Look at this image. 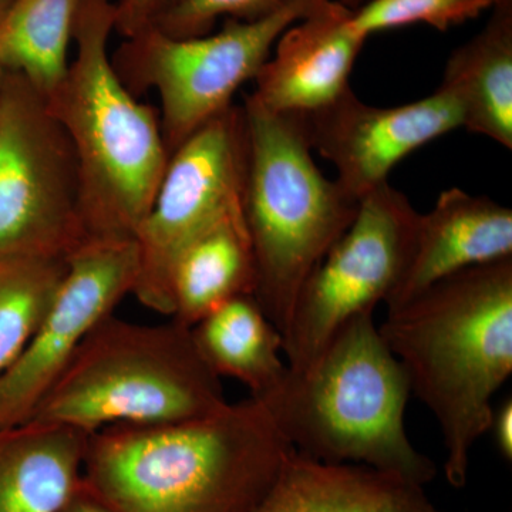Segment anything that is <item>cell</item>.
Listing matches in <instances>:
<instances>
[{"mask_svg":"<svg viewBox=\"0 0 512 512\" xmlns=\"http://www.w3.org/2000/svg\"><path fill=\"white\" fill-rule=\"evenodd\" d=\"M293 451L251 396L200 419L94 431L83 481L119 512H252Z\"/></svg>","mask_w":512,"mask_h":512,"instance_id":"6da1fadb","label":"cell"},{"mask_svg":"<svg viewBox=\"0 0 512 512\" xmlns=\"http://www.w3.org/2000/svg\"><path fill=\"white\" fill-rule=\"evenodd\" d=\"M380 335L443 434L444 477L466 487L471 451L512 373V258L473 266L387 309Z\"/></svg>","mask_w":512,"mask_h":512,"instance_id":"7a4b0ae2","label":"cell"},{"mask_svg":"<svg viewBox=\"0 0 512 512\" xmlns=\"http://www.w3.org/2000/svg\"><path fill=\"white\" fill-rule=\"evenodd\" d=\"M116 0H80L74 57L45 97L76 154L86 241H134L170 161L157 110L121 82L109 53Z\"/></svg>","mask_w":512,"mask_h":512,"instance_id":"3957f363","label":"cell"},{"mask_svg":"<svg viewBox=\"0 0 512 512\" xmlns=\"http://www.w3.org/2000/svg\"><path fill=\"white\" fill-rule=\"evenodd\" d=\"M410 394L406 372L366 313L342 326L311 366L288 367L255 399L303 456L360 464L426 487L437 466L407 436Z\"/></svg>","mask_w":512,"mask_h":512,"instance_id":"277c9868","label":"cell"},{"mask_svg":"<svg viewBox=\"0 0 512 512\" xmlns=\"http://www.w3.org/2000/svg\"><path fill=\"white\" fill-rule=\"evenodd\" d=\"M242 110L254 298L284 335L302 285L355 220L360 201L313 160L306 116L271 113L248 97Z\"/></svg>","mask_w":512,"mask_h":512,"instance_id":"5b68a950","label":"cell"},{"mask_svg":"<svg viewBox=\"0 0 512 512\" xmlns=\"http://www.w3.org/2000/svg\"><path fill=\"white\" fill-rule=\"evenodd\" d=\"M227 403L191 328L174 319L138 325L110 315L83 340L30 420L92 434L114 424L200 419Z\"/></svg>","mask_w":512,"mask_h":512,"instance_id":"8992f818","label":"cell"},{"mask_svg":"<svg viewBox=\"0 0 512 512\" xmlns=\"http://www.w3.org/2000/svg\"><path fill=\"white\" fill-rule=\"evenodd\" d=\"M323 0H285L255 20L227 19L217 33L175 39L150 28L124 39L111 60L128 90H154L168 154L234 106L235 93L259 70L276 40Z\"/></svg>","mask_w":512,"mask_h":512,"instance_id":"52a82bcc","label":"cell"},{"mask_svg":"<svg viewBox=\"0 0 512 512\" xmlns=\"http://www.w3.org/2000/svg\"><path fill=\"white\" fill-rule=\"evenodd\" d=\"M86 242L66 131L22 76L0 87V254L67 259Z\"/></svg>","mask_w":512,"mask_h":512,"instance_id":"ba28073f","label":"cell"},{"mask_svg":"<svg viewBox=\"0 0 512 512\" xmlns=\"http://www.w3.org/2000/svg\"><path fill=\"white\" fill-rule=\"evenodd\" d=\"M247 136L242 107L232 106L171 154L150 211L138 227L137 276L131 295L173 316L171 279L192 242L244 212Z\"/></svg>","mask_w":512,"mask_h":512,"instance_id":"9c48e42d","label":"cell"},{"mask_svg":"<svg viewBox=\"0 0 512 512\" xmlns=\"http://www.w3.org/2000/svg\"><path fill=\"white\" fill-rule=\"evenodd\" d=\"M419 215L389 183L360 200L355 220L298 293L282 335L289 369L311 366L349 320L386 305L409 264Z\"/></svg>","mask_w":512,"mask_h":512,"instance_id":"30bf717a","label":"cell"},{"mask_svg":"<svg viewBox=\"0 0 512 512\" xmlns=\"http://www.w3.org/2000/svg\"><path fill=\"white\" fill-rule=\"evenodd\" d=\"M134 241H86L67 269L45 318L22 353L0 372V427L32 419L90 332L133 292Z\"/></svg>","mask_w":512,"mask_h":512,"instance_id":"8fae6325","label":"cell"},{"mask_svg":"<svg viewBox=\"0 0 512 512\" xmlns=\"http://www.w3.org/2000/svg\"><path fill=\"white\" fill-rule=\"evenodd\" d=\"M312 150L338 171L336 181L356 201L389 183L403 158L463 126L453 94L439 89L397 107L363 103L349 89L326 109L306 116Z\"/></svg>","mask_w":512,"mask_h":512,"instance_id":"7c38bea8","label":"cell"},{"mask_svg":"<svg viewBox=\"0 0 512 512\" xmlns=\"http://www.w3.org/2000/svg\"><path fill=\"white\" fill-rule=\"evenodd\" d=\"M353 12L323 0L276 40L248 99L276 114L311 116L348 92L349 77L367 37Z\"/></svg>","mask_w":512,"mask_h":512,"instance_id":"4fadbf2b","label":"cell"},{"mask_svg":"<svg viewBox=\"0 0 512 512\" xmlns=\"http://www.w3.org/2000/svg\"><path fill=\"white\" fill-rule=\"evenodd\" d=\"M512 258L511 208L485 195L450 188L420 214L409 264L386 308L392 309L441 279Z\"/></svg>","mask_w":512,"mask_h":512,"instance_id":"5bb4252c","label":"cell"},{"mask_svg":"<svg viewBox=\"0 0 512 512\" xmlns=\"http://www.w3.org/2000/svg\"><path fill=\"white\" fill-rule=\"evenodd\" d=\"M252 512H439L423 485L293 451Z\"/></svg>","mask_w":512,"mask_h":512,"instance_id":"9a60e30c","label":"cell"},{"mask_svg":"<svg viewBox=\"0 0 512 512\" xmlns=\"http://www.w3.org/2000/svg\"><path fill=\"white\" fill-rule=\"evenodd\" d=\"M90 434L29 420L0 427V512H59L83 481Z\"/></svg>","mask_w":512,"mask_h":512,"instance_id":"2e32d148","label":"cell"},{"mask_svg":"<svg viewBox=\"0 0 512 512\" xmlns=\"http://www.w3.org/2000/svg\"><path fill=\"white\" fill-rule=\"evenodd\" d=\"M441 89L453 94L468 131L512 148V0L448 57Z\"/></svg>","mask_w":512,"mask_h":512,"instance_id":"e0dca14e","label":"cell"},{"mask_svg":"<svg viewBox=\"0 0 512 512\" xmlns=\"http://www.w3.org/2000/svg\"><path fill=\"white\" fill-rule=\"evenodd\" d=\"M256 269L244 212L232 215L185 249L175 264L171 319L192 328L221 305L254 296Z\"/></svg>","mask_w":512,"mask_h":512,"instance_id":"ac0fdd59","label":"cell"},{"mask_svg":"<svg viewBox=\"0 0 512 512\" xmlns=\"http://www.w3.org/2000/svg\"><path fill=\"white\" fill-rule=\"evenodd\" d=\"M195 346L218 377L262 396L284 377V336L252 295L231 299L191 328Z\"/></svg>","mask_w":512,"mask_h":512,"instance_id":"d6986e66","label":"cell"},{"mask_svg":"<svg viewBox=\"0 0 512 512\" xmlns=\"http://www.w3.org/2000/svg\"><path fill=\"white\" fill-rule=\"evenodd\" d=\"M80 0H15L0 20V67L47 97L69 69Z\"/></svg>","mask_w":512,"mask_h":512,"instance_id":"ffe728a7","label":"cell"},{"mask_svg":"<svg viewBox=\"0 0 512 512\" xmlns=\"http://www.w3.org/2000/svg\"><path fill=\"white\" fill-rule=\"evenodd\" d=\"M66 269L67 259L0 254V372L35 335Z\"/></svg>","mask_w":512,"mask_h":512,"instance_id":"44dd1931","label":"cell"},{"mask_svg":"<svg viewBox=\"0 0 512 512\" xmlns=\"http://www.w3.org/2000/svg\"><path fill=\"white\" fill-rule=\"evenodd\" d=\"M504 2L505 0H370L362 9L353 12V25L365 37L417 23L444 32L451 26L477 18L484 10L497 8Z\"/></svg>","mask_w":512,"mask_h":512,"instance_id":"7402d4cb","label":"cell"},{"mask_svg":"<svg viewBox=\"0 0 512 512\" xmlns=\"http://www.w3.org/2000/svg\"><path fill=\"white\" fill-rule=\"evenodd\" d=\"M285 0H178L154 28L175 39L208 35L220 18L255 20Z\"/></svg>","mask_w":512,"mask_h":512,"instance_id":"603a6c76","label":"cell"},{"mask_svg":"<svg viewBox=\"0 0 512 512\" xmlns=\"http://www.w3.org/2000/svg\"><path fill=\"white\" fill-rule=\"evenodd\" d=\"M178 0H116L114 32L124 39L154 28Z\"/></svg>","mask_w":512,"mask_h":512,"instance_id":"cb8c5ba5","label":"cell"},{"mask_svg":"<svg viewBox=\"0 0 512 512\" xmlns=\"http://www.w3.org/2000/svg\"><path fill=\"white\" fill-rule=\"evenodd\" d=\"M488 433L493 434L495 447L504 460H512V400H504L491 416Z\"/></svg>","mask_w":512,"mask_h":512,"instance_id":"d4e9b609","label":"cell"},{"mask_svg":"<svg viewBox=\"0 0 512 512\" xmlns=\"http://www.w3.org/2000/svg\"><path fill=\"white\" fill-rule=\"evenodd\" d=\"M59 512H119L90 490L84 481Z\"/></svg>","mask_w":512,"mask_h":512,"instance_id":"484cf974","label":"cell"},{"mask_svg":"<svg viewBox=\"0 0 512 512\" xmlns=\"http://www.w3.org/2000/svg\"><path fill=\"white\" fill-rule=\"evenodd\" d=\"M13 2L15 0H0V20L5 18L6 13L12 8Z\"/></svg>","mask_w":512,"mask_h":512,"instance_id":"4316f807","label":"cell"},{"mask_svg":"<svg viewBox=\"0 0 512 512\" xmlns=\"http://www.w3.org/2000/svg\"><path fill=\"white\" fill-rule=\"evenodd\" d=\"M338 2L342 3V5H345V6H353V5H357V3L359 2H362V0H338Z\"/></svg>","mask_w":512,"mask_h":512,"instance_id":"83f0119b","label":"cell"},{"mask_svg":"<svg viewBox=\"0 0 512 512\" xmlns=\"http://www.w3.org/2000/svg\"><path fill=\"white\" fill-rule=\"evenodd\" d=\"M3 76H5V70H3L2 67H0V87H2Z\"/></svg>","mask_w":512,"mask_h":512,"instance_id":"f1b7e54d","label":"cell"}]
</instances>
